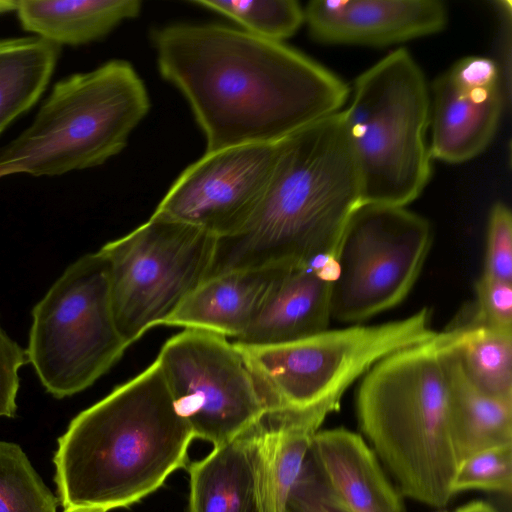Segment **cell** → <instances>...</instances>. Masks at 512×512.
<instances>
[{"label":"cell","mask_w":512,"mask_h":512,"mask_svg":"<svg viewBox=\"0 0 512 512\" xmlns=\"http://www.w3.org/2000/svg\"><path fill=\"white\" fill-rule=\"evenodd\" d=\"M32 317L28 362L57 399L90 387L128 348L115 324L109 265L100 250L70 264Z\"/></svg>","instance_id":"cell-8"},{"label":"cell","mask_w":512,"mask_h":512,"mask_svg":"<svg viewBox=\"0 0 512 512\" xmlns=\"http://www.w3.org/2000/svg\"><path fill=\"white\" fill-rule=\"evenodd\" d=\"M277 155L278 143L205 152L179 175L152 215L218 239L234 236L261 204Z\"/></svg>","instance_id":"cell-12"},{"label":"cell","mask_w":512,"mask_h":512,"mask_svg":"<svg viewBox=\"0 0 512 512\" xmlns=\"http://www.w3.org/2000/svg\"><path fill=\"white\" fill-rule=\"evenodd\" d=\"M193 439L155 360L76 415L58 438L54 482L62 512L138 503L187 466Z\"/></svg>","instance_id":"cell-2"},{"label":"cell","mask_w":512,"mask_h":512,"mask_svg":"<svg viewBox=\"0 0 512 512\" xmlns=\"http://www.w3.org/2000/svg\"><path fill=\"white\" fill-rule=\"evenodd\" d=\"M438 333V332H437ZM435 341L445 371L450 429L459 461L477 452L512 444V401L491 397L465 375L455 353Z\"/></svg>","instance_id":"cell-19"},{"label":"cell","mask_w":512,"mask_h":512,"mask_svg":"<svg viewBox=\"0 0 512 512\" xmlns=\"http://www.w3.org/2000/svg\"><path fill=\"white\" fill-rule=\"evenodd\" d=\"M467 490L511 494L512 444L486 449L459 461L452 492L455 495Z\"/></svg>","instance_id":"cell-26"},{"label":"cell","mask_w":512,"mask_h":512,"mask_svg":"<svg viewBox=\"0 0 512 512\" xmlns=\"http://www.w3.org/2000/svg\"><path fill=\"white\" fill-rule=\"evenodd\" d=\"M156 361L194 438L224 444L267 413L240 351L222 335L184 329L163 344Z\"/></svg>","instance_id":"cell-11"},{"label":"cell","mask_w":512,"mask_h":512,"mask_svg":"<svg viewBox=\"0 0 512 512\" xmlns=\"http://www.w3.org/2000/svg\"><path fill=\"white\" fill-rule=\"evenodd\" d=\"M436 512H448V511H447V510H445V509H439V510H437Z\"/></svg>","instance_id":"cell-33"},{"label":"cell","mask_w":512,"mask_h":512,"mask_svg":"<svg viewBox=\"0 0 512 512\" xmlns=\"http://www.w3.org/2000/svg\"><path fill=\"white\" fill-rule=\"evenodd\" d=\"M361 203L341 110L278 143L261 204L239 233L218 239L209 277L333 259L344 228Z\"/></svg>","instance_id":"cell-3"},{"label":"cell","mask_w":512,"mask_h":512,"mask_svg":"<svg viewBox=\"0 0 512 512\" xmlns=\"http://www.w3.org/2000/svg\"><path fill=\"white\" fill-rule=\"evenodd\" d=\"M356 413L362 437L400 493L444 509L454 496L458 459L451 437L447 381L435 337L372 366L357 390Z\"/></svg>","instance_id":"cell-4"},{"label":"cell","mask_w":512,"mask_h":512,"mask_svg":"<svg viewBox=\"0 0 512 512\" xmlns=\"http://www.w3.org/2000/svg\"><path fill=\"white\" fill-rule=\"evenodd\" d=\"M289 268L235 270L209 277L162 325L205 330L236 340L248 329Z\"/></svg>","instance_id":"cell-18"},{"label":"cell","mask_w":512,"mask_h":512,"mask_svg":"<svg viewBox=\"0 0 512 512\" xmlns=\"http://www.w3.org/2000/svg\"><path fill=\"white\" fill-rule=\"evenodd\" d=\"M342 115L355 159L362 203L406 207L431 177L427 133L430 92L405 49L360 74Z\"/></svg>","instance_id":"cell-6"},{"label":"cell","mask_w":512,"mask_h":512,"mask_svg":"<svg viewBox=\"0 0 512 512\" xmlns=\"http://www.w3.org/2000/svg\"><path fill=\"white\" fill-rule=\"evenodd\" d=\"M437 338L455 353L476 388L512 401V331L469 322L452 325Z\"/></svg>","instance_id":"cell-22"},{"label":"cell","mask_w":512,"mask_h":512,"mask_svg":"<svg viewBox=\"0 0 512 512\" xmlns=\"http://www.w3.org/2000/svg\"><path fill=\"white\" fill-rule=\"evenodd\" d=\"M286 512L348 511L327 487L308 455L302 475L289 497Z\"/></svg>","instance_id":"cell-29"},{"label":"cell","mask_w":512,"mask_h":512,"mask_svg":"<svg viewBox=\"0 0 512 512\" xmlns=\"http://www.w3.org/2000/svg\"><path fill=\"white\" fill-rule=\"evenodd\" d=\"M476 311L471 321L512 331V282L482 275L475 283Z\"/></svg>","instance_id":"cell-28"},{"label":"cell","mask_w":512,"mask_h":512,"mask_svg":"<svg viewBox=\"0 0 512 512\" xmlns=\"http://www.w3.org/2000/svg\"><path fill=\"white\" fill-rule=\"evenodd\" d=\"M503 99L495 61L468 56L453 64L432 85L431 158L457 164L483 152L498 128Z\"/></svg>","instance_id":"cell-13"},{"label":"cell","mask_w":512,"mask_h":512,"mask_svg":"<svg viewBox=\"0 0 512 512\" xmlns=\"http://www.w3.org/2000/svg\"><path fill=\"white\" fill-rule=\"evenodd\" d=\"M149 109L146 86L126 60L61 79L33 122L0 149V178L59 176L102 165L126 147Z\"/></svg>","instance_id":"cell-5"},{"label":"cell","mask_w":512,"mask_h":512,"mask_svg":"<svg viewBox=\"0 0 512 512\" xmlns=\"http://www.w3.org/2000/svg\"><path fill=\"white\" fill-rule=\"evenodd\" d=\"M58 502L21 447L0 441V512H57Z\"/></svg>","instance_id":"cell-25"},{"label":"cell","mask_w":512,"mask_h":512,"mask_svg":"<svg viewBox=\"0 0 512 512\" xmlns=\"http://www.w3.org/2000/svg\"><path fill=\"white\" fill-rule=\"evenodd\" d=\"M26 363V350L9 337L0 324V416H16L20 384L18 371Z\"/></svg>","instance_id":"cell-30"},{"label":"cell","mask_w":512,"mask_h":512,"mask_svg":"<svg viewBox=\"0 0 512 512\" xmlns=\"http://www.w3.org/2000/svg\"><path fill=\"white\" fill-rule=\"evenodd\" d=\"M267 476L272 512H286L302 475L317 429L303 422L265 415L263 420Z\"/></svg>","instance_id":"cell-23"},{"label":"cell","mask_w":512,"mask_h":512,"mask_svg":"<svg viewBox=\"0 0 512 512\" xmlns=\"http://www.w3.org/2000/svg\"><path fill=\"white\" fill-rule=\"evenodd\" d=\"M304 23L321 43L379 47L440 32L447 9L439 0H313Z\"/></svg>","instance_id":"cell-14"},{"label":"cell","mask_w":512,"mask_h":512,"mask_svg":"<svg viewBox=\"0 0 512 512\" xmlns=\"http://www.w3.org/2000/svg\"><path fill=\"white\" fill-rule=\"evenodd\" d=\"M426 307L396 321L325 330L301 340L235 346L265 404L266 414L319 429L350 385L386 356L436 336Z\"/></svg>","instance_id":"cell-7"},{"label":"cell","mask_w":512,"mask_h":512,"mask_svg":"<svg viewBox=\"0 0 512 512\" xmlns=\"http://www.w3.org/2000/svg\"><path fill=\"white\" fill-rule=\"evenodd\" d=\"M309 455L348 512H405L402 494L361 435L343 427L318 430Z\"/></svg>","instance_id":"cell-17"},{"label":"cell","mask_w":512,"mask_h":512,"mask_svg":"<svg viewBox=\"0 0 512 512\" xmlns=\"http://www.w3.org/2000/svg\"><path fill=\"white\" fill-rule=\"evenodd\" d=\"M482 275L512 282V214L503 202L489 213Z\"/></svg>","instance_id":"cell-27"},{"label":"cell","mask_w":512,"mask_h":512,"mask_svg":"<svg viewBox=\"0 0 512 512\" xmlns=\"http://www.w3.org/2000/svg\"><path fill=\"white\" fill-rule=\"evenodd\" d=\"M194 5L221 14L255 36L283 42L304 23V8L295 0H200Z\"/></svg>","instance_id":"cell-24"},{"label":"cell","mask_w":512,"mask_h":512,"mask_svg":"<svg viewBox=\"0 0 512 512\" xmlns=\"http://www.w3.org/2000/svg\"><path fill=\"white\" fill-rule=\"evenodd\" d=\"M60 46L38 36L0 40V134L45 91Z\"/></svg>","instance_id":"cell-21"},{"label":"cell","mask_w":512,"mask_h":512,"mask_svg":"<svg viewBox=\"0 0 512 512\" xmlns=\"http://www.w3.org/2000/svg\"><path fill=\"white\" fill-rule=\"evenodd\" d=\"M432 238L429 221L405 207L361 203L333 257L331 319L357 323L402 302L420 275Z\"/></svg>","instance_id":"cell-10"},{"label":"cell","mask_w":512,"mask_h":512,"mask_svg":"<svg viewBox=\"0 0 512 512\" xmlns=\"http://www.w3.org/2000/svg\"><path fill=\"white\" fill-rule=\"evenodd\" d=\"M159 73L187 100L205 152L276 144L341 111L350 89L300 51L218 24L151 34Z\"/></svg>","instance_id":"cell-1"},{"label":"cell","mask_w":512,"mask_h":512,"mask_svg":"<svg viewBox=\"0 0 512 512\" xmlns=\"http://www.w3.org/2000/svg\"><path fill=\"white\" fill-rule=\"evenodd\" d=\"M217 242L196 227L151 215L100 249L109 265L115 324L128 346L162 325L209 277Z\"/></svg>","instance_id":"cell-9"},{"label":"cell","mask_w":512,"mask_h":512,"mask_svg":"<svg viewBox=\"0 0 512 512\" xmlns=\"http://www.w3.org/2000/svg\"><path fill=\"white\" fill-rule=\"evenodd\" d=\"M454 512H498L485 501L476 500L458 507Z\"/></svg>","instance_id":"cell-31"},{"label":"cell","mask_w":512,"mask_h":512,"mask_svg":"<svg viewBox=\"0 0 512 512\" xmlns=\"http://www.w3.org/2000/svg\"><path fill=\"white\" fill-rule=\"evenodd\" d=\"M141 9L139 0H24L16 12L24 30L61 47L100 40Z\"/></svg>","instance_id":"cell-20"},{"label":"cell","mask_w":512,"mask_h":512,"mask_svg":"<svg viewBox=\"0 0 512 512\" xmlns=\"http://www.w3.org/2000/svg\"><path fill=\"white\" fill-rule=\"evenodd\" d=\"M17 1H0V13L16 11Z\"/></svg>","instance_id":"cell-32"},{"label":"cell","mask_w":512,"mask_h":512,"mask_svg":"<svg viewBox=\"0 0 512 512\" xmlns=\"http://www.w3.org/2000/svg\"><path fill=\"white\" fill-rule=\"evenodd\" d=\"M318 260L292 266L280 277L260 312L235 343L274 345L308 338L328 329L333 273Z\"/></svg>","instance_id":"cell-16"},{"label":"cell","mask_w":512,"mask_h":512,"mask_svg":"<svg viewBox=\"0 0 512 512\" xmlns=\"http://www.w3.org/2000/svg\"><path fill=\"white\" fill-rule=\"evenodd\" d=\"M187 469L188 512H272L262 421Z\"/></svg>","instance_id":"cell-15"}]
</instances>
